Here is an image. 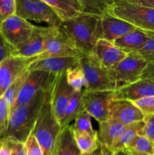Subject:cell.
Returning <instances> with one entry per match:
<instances>
[{"instance_id": "6da1fadb", "label": "cell", "mask_w": 154, "mask_h": 155, "mask_svg": "<svg viewBox=\"0 0 154 155\" xmlns=\"http://www.w3.org/2000/svg\"><path fill=\"white\" fill-rule=\"evenodd\" d=\"M60 27L84 54L91 53L97 41L101 39V18L94 15L82 13L62 23Z\"/></svg>"}, {"instance_id": "7a4b0ae2", "label": "cell", "mask_w": 154, "mask_h": 155, "mask_svg": "<svg viewBox=\"0 0 154 155\" xmlns=\"http://www.w3.org/2000/svg\"><path fill=\"white\" fill-rule=\"evenodd\" d=\"M48 91H40L30 101L11 112L5 138L24 142L33 132Z\"/></svg>"}, {"instance_id": "3957f363", "label": "cell", "mask_w": 154, "mask_h": 155, "mask_svg": "<svg viewBox=\"0 0 154 155\" xmlns=\"http://www.w3.org/2000/svg\"><path fill=\"white\" fill-rule=\"evenodd\" d=\"M61 130L60 123L51 110L48 91L32 132L40 145L44 155H52L56 141Z\"/></svg>"}, {"instance_id": "277c9868", "label": "cell", "mask_w": 154, "mask_h": 155, "mask_svg": "<svg viewBox=\"0 0 154 155\" xmlns=\"http://www.w3.org/2000/svg\"><path fill=\"white\" fill-rule=\"evenodd\" d=\"M109 12L136 28L154 32L153 8L133 4L128 0H115Z\"/></svg>"}, {"instance_id": "5b68a950", "label": "cell", "mask_w": 154, "mask_h": 155, "mask_svg": "<svg viewBox=\"0 0 154 155\" xmlns=\"http://www.w3.org/2000/svg\"><path fill=\"white\" fill-rule=\"evenodd\" d=\"M86 80V91H115L116 86L110 71L104 68L92 53L79 58Z\"/></svg>"}, {"instance_id": "8992f818", "label": "cell", "mask_w": 154, "mask_h": 155, "mask_svg": "<svg viewBox=\"0 0 154 155\" xmlns=\"http://www.w3.org/2000/svg\"><path fill=\"white\" fill-rule=\"evenodd\" d=\"M16 15L27 21L44 23L48 27H60L62 22L45 0H16Z\"/></svg>"}, {"instance_id": "52a82bcc", "label": "cell", "mask_w": 154, "mask_h": 155, "mask_svg": "<svg viewBox=\"0 0 154 155\" xmlns=\"http://www.w3.org/2000/svg\"><path fill=\"white\" fill-rule=\"evenodd\" d=\"M147 65L137 52L128 54L113 71H110L116 89L140 80Z\"/></svg>"}, {"instance_id": "ba28073f", "label": "cell", "mask_w": 154, "mask_h": 155, "mask_svg": "<svg viewBox=\"0 0 154 155\" xmlns=\"http://www.w3.org/2000/svg\"><path fill=\"white\" fill-rule=\"evenodd\" d=\"M35 25L14 15L0 26V36L8 51L17 49L31 36Z\"/></svg>"}, {"instance_id": "9c48e42d", "label": "cell", "mask_w": 154, "mask_h": 155, "mask_svg": "<svg viewBox=\"0 0 154 155\" xmlns=\"http://www.w3.org/2000/svg\"><path fill=\"white\" fill-rule=\"evenodd\" d=\"M55 76L44 71H30L21 92L11 107V112L31 101L40 91H49Z\"/></svg>"}, {"instance_id": "30bf717a", "label": "cell", "mask_w": 154, "mask_h": 155, "mask_svg": "<svg viewBox=\"0 0 154 155\" xmlns=\"http://www.w3.org/2000/svg\"><path fill=\"white\" fill-rule=\"evenodd\" d=\"M59 27L35 26L31 36L17 49L11 51L9 54L18 57L33 58L42 54L47 43L57 33Z\"/></svg>"}, {"instance_id": "8fae6325", "label": "cell", "mask_w": 154, "mask_h": 155, "mask_svg": "<svg viewBox=\"0 0 154 155\" xmlns=\"http://www.w3.org/2000/svg\"><path fill=\"white\" fill-rule=\"evenodd\" d=\"M34 61L35 58H26L9 54L0 63V98L18 77L28 71Z\"/></svg>"}, {"instance_id": "7c38bea8", "label": "cell", "mask_w": 154, "mask_h": 155, "mask_svg": "<svg viewBox=\"0 0 154 155\" xmlns=\"http://www.w3.org/2000/svg\"><path fill=\"white\" fill-rule=\"evenodd\" d=\"M113 91H84L82 101L85 110L99 124L109 120V107Z\"/></svg>"}, {"instance_id": "4fadbf2b", "label": "cell", "mask_w": 154, "mask_h": 155, "mask_svg": "<svg viewBox=\"0 0 154 155\" xmlns=\"http://www.w3.org/2000/svg\"><path fill=\"white\" fill-rule=\"evenodd\" d=\"M73 89L68 84L66 73L57 74L49 90L51 110L56 119L61 120Z\"/></svg>"}, {"instance_id": "5bb4252c", "label": "cell", "mask_w": 154, "mask_h": 155, "mask_svg": "<svg viewBox=\"0 0 154 155\" xmlns=\"http://www.w3.org/2000/svg\"><path fill=\"white\" fill-rule=\"evenodd\" d=\"M83 54L59 27L57 33L47 43L43 52L35 58V61L48 58H80Z\"/></svg>"}, {"instance_id": "9a60e30c", "label": "cell", "mask_w": 154, "mask_h": 155, "mask_svg": "<svg viewBox=\"0 0 154 155\" xmlns=\"http://www.w3.org/2000/svg\"><path fill=\"white\" fill-rule=\"evenodd\" d=\"M109 119L127 126L143 121L145 117L133 101L113 99L109 107Z\"/></svg>"}, {"instance_id": "2e32d148", "label": "cell", "mask_w": 154, "mask_h": 155, "mask_svg": "<svg viewBox=\"0 0 154 155\" xmlns=\"http://www.w3.org/2000/svg\"><path fill=\"white\" fill-rule=\"evenodd\" d=\"M92 54L108 71H113L128 54L116 46L113 42L100 39L95 43Z\"/></svg>"}, {"instance_id": "e0dca14e", "label": "cell", "mask_w": 154, "mask_h": 155, "mask_svg": "<svg viewBox=\"0 0 154 155\" xmlns=\"http://www.w3.org/2000/svg\"><path fill=\"white\" fill-rule=\"evenodd\" d=\"M101 39L111 42L136 29L129 23L111 15L110 12L104 14L101 18Z\"/></svg>"}, {"instance_id": "ac0fdd59", "label": "cell", "mask_w": 154, "mask_h": 155, "mask_svg": "<svg viewBox=\"0 0 154 155\" xmlns=\"http://www.w3.org/2000/svg\"><path fill=\"white\" fill-rule=\"evenodd\" d=\"M154 95V82L150 79H140L134 83L113 91V99L134 101Z\"/></svg>"}, {"instance_id": "d6986e66", "label": "cell", "mask_w": 154, "mask_h": 155, "mask_svg": "<svg viewBox=\"0 0 154 155\" xmlns=\"http://www.w3.org/2000/svg\"><path fill=\"white\" fill-rule=\"evenodd\" d=\"M79 58L62 57L48 58L33 61L29 67V71H40L49 74H57L66 73L77 64Z\"/></svg>"}, {"instance_id": "ffe728a7", "label": "cell", "mask_w": 154, "mask_h": 155, "mask_svg": "<svg viewBox=\"0 0 154 155\" xmlns=\"http://www.w3.org/2000/svg\"><path fill=\"white\" fill-rule=\"evenodd\" d=\"M125 127L123 124L110 119L100 124L98 138L101 154L110 155V149L113 142L119 137Z\"/></svg>"}, {"instance_id": "44dd1931", "label": "cell", "mask_w": 154, "mask_h": 155, "mask_svg": "<svg viewBox=\"0 0 154 155\" xmlns=\"http://www.w3.org/2000/svg\"><path fill=\"white\" fill-rule=\"evenodd\" d=\"M62 23L73 19L82 13L80 0H45Z\"/></svg>"}, {"instance_id": "7402d4cb", "label": "cell", "mask_w": 154, "mask_h": 155, "mask_svg": "<svg viewBox=\"0 0 154 155\" xmlns=\"http://www.w3.org/2000/svg\"><path fill=\"white\" fill-rule=\"evenodd\" d=\"M147 32L136 28L125 36L119 38L113 43L127 54L137 52L148 39Z\"/></svg>"}, {"instance_id": "603a6c76", "label": "cell", "mask_w": 154, "mask_h": 155, "mask_svg": "<svg viewBox=\"0 0 154 155\" xmlns=\"http://www.w3.org/2000/svg\"><path fill=\"white\" fill-rule=\"evenodd\" d=\"M74 139L72 126L62 128L57 141L52 155H81Z\"/></svg>"}, {"instance_id": "cb8c5ba5", "label": "cell", "mask_w": 154, "mask_h": 155, "mask_svg": "<svg viewBox=\"0 0 154 155\" xmlns=\"http://www.w3.org/2000/svg\"><path fill=\"white\" fill-rule=\"evenodd\" d=\"M144 127V120L125 126L119 137L113 142L110 149V155L116 151L124 150L137 136H142Z\"/></svg>"}, {"instance_id": "d4e9b609", "label": "cell", "mask_w": 154, "mask_h": 155, "mask_svg": "<svg viewBox=\"0 0 154 155\" xmlns=\"http://www.w3.org/2000/svg\"><path fill=\"white\" fill-rule=\"evenodd\" d=\"M85 89L81 92L74 91L72 92L66 107L63 118L60 121L61 128H64L71 125V123L75 120V118L85 110L82 101V95Z\"/></svg>"}, {"instance_id": "484cf974", "label": "cell", "mask_w": 154, "mask_h": 155, "mask_svg": "<svg viewBox=\"0 0 154 155\" xmlns=\"http://www.w3.org/2000/svg\"><path fill=\"white\" fill-rule=\"evenodd\" d=\"M115 0H80L82 13L101 18L109 12Z\"/></svg>"}, {"instance_id": "4316f807", "label": "cell", "mask_w": 154, "mask_h": 155, "mask_svg": "<svg viewBox=\"0 0 154 155\" xmlns=\"http://www.w3.org/2000/svg\"><path fill=\"white\" fill-rule=\"evenodd\" d=\"M131 155H154V142L143 136H137L124 149Z\"/></svg>"}, {"instance_id": "83f0119b", "label": "cell", "mask_w": 154, "mask_h": 155, "mask_svg": "<svg viewBox=\"0 0 154 155\" xmlns=\"http://www.w3.org/2000/svg\"><path fill=\"white\" fill-rule=\"evenodd\" d=\"M76 145L82 154H92L100 148L98 135L74 133Z\"/></svg>"}, {"instance_id": "f1b7e54d", "label": "cell", "mask_w": 154, "mask_h": 155, "mask_svg": "<svg viewBox=\"0 0 154 155\" xmlns=\"http://www.w3.org/2000/svg\"><path fill=\"white\" fill-rule=\"evenodd\" d=\"M66 80L75 92H81L86 88V80L82 69L79 62L66 72Z\"/></svg>"}, {"instance_id": "f546056e", "label": "cell", "mask_w": 154, "mask_h": 155, "mask_svg": "<svg viewBox=\"0 0 154 155\" xmlns=\"http://www.w3.org/2000/svg\"><path fill=\"white\" fill-rule=\"evenodd\" d=\"M72 126L74 133H88L90 135H98V132L93 129L91 124V116L84 110L75 120Z\"/></svg>"}, {"instance_id": "4dcf8cb0", "label": "cell", "mask_w": 154, "mask_h": 155, "mask_svg": "<svg viewBox=\"0 0 154 155\" xmlns=\"http://www.w3.org/2000/svg\"><path fill=\"white\" fill-rule=\"evenodd\" d=\"M29 74H30V71H27L25 73H24L21 77H18L11 85L10 87L7 89V91L3 95V97L8 101L10 107H11L13 104L14 103L15 100H16L19 92H21V89H22L23 86H24V83H25L26 80H27V77H28Z\"/></svg>"}, {"instance_id": "1f68e13d", "label": "cell", "mask_w": 154, "mask_h": 155, "mask_svg": "<svg viewBox=\"0 0 154 155\" xmlns=\"http://www.w3.org/2000/svg\"><path fill=\"white\" fill-rule=\"evenodd\" d=\"M147 32L148 39L137 54L148 64H154V32Z\"/></svg>"}, {"instance_id": "d6a6232c", "label": "cell", "mask_w": 154, "mask_h": 155, "mask_svg": "<svg viewBox=\"0 0 154 155\" xmlns=\"http://www.w3.org/2000/svg\"><path fill=\"white\" fill-rule=\"evenodd\" d=\"M133 102L143 114L144 121L154 115V95L144 97Z\"/></svg>"}, {"instance_id": "836d02e7", "label": "cell", "mask_w": 154, "mask_h": 155, "mask_svg": "<svg viewBox=\"0 0 154 155\" xmlns=\"http://www.w3.org/2000/svg\"><path fill=\"white\" fill-rule=\"evenodd\" d=\"M16 15V0H0V26Z\"/></svg>"}, {"instance_id": "e575fe53", "label": "cell", "mask_w": 154, "mask_h": 155, "mask_svg": "<svg viewBox=\"0 0 154 155\" xmlns=\"http://www.w3.org/2000/svg\"><path fill=\"white\" fill-rule=\"evenodd\" d=\"M11 114V107L8 103L4 98H0V132L5 133L8 126Z\"/></svg>"}, {"instance_id": "d590c367", "label": "cell", "mask_w": 154, "mask_h": 155, "mask_svg": "<svg viewBox=\"0 0 154 155\" xmlns=\"http://www.w3.org/2000/svg\"><path fill=\"white\" fill-rule=\"evenodd\" d=\"M24 145L27 149V155H44L40 145L32 133L24 142Z\"/></svg>"}, {"instance_id": "8d00e7d4", "label": "cell", "mask_w": 154, "mask_h": 155, "mask_svg": "<svg viewBox=\"0 0 154 155\" xmlns=\"http://www.w3.org/2000/svg\"><path fill=\"white\" fill-rule=\"evenodd\" d=\"M8 139H9L11 144V155H27V151L24 145V142H19L11 138H8Z\"/></svg>"}, {"instance_id": "74e56055", "label": "cell", "mask_w": 154, "mask_h": 155, "mask_svg": "<svg viewBox=\"0 0 154 155\" xmlns=\"http://www.w3.org/2000/svg\"><path fill=\"white\" fill-rule=\"evenodd\" d=\"M142 136L148 138L154 142V115L145 120V127Z\"/></svg>"}, {"instance_id": "f35d334b", "label": "cell", "mask_w": 154, "mask_h": 155, "mask_svg": "<svg viewBox=\"0 0 154 155\" xmlns=\"http://www.w3.org/2000/svg\"><path fill=\"white\" fill-rule=\"evenodd\" d=\"M0 155H11V148L8 138H5L0 143Z\"/></svg>"}, {"instance_id": "ab89813d", "label": "cell", "mask_w": 154, "mask_h": 155, "mask_svg": "<svg viewBox=\"0 0 154 155\" xmlns=\"http://www.w3.org/2000/svg\"><path fill=\"white\" fill-rule=\"evenodd\" d=\"M8 55H9L8 49V48L6 47L4 41H3L1 36H0V63H1Z\"/></svg>"}, {"instance_id": "60d3db41", "label": "cell", "mask_w": 154, "mask_h": 155, "mask_svg": "<svg viewBox=\"0 0 154 155\" xmlns=\"http://www.w3.org/2000/svg\"><path fill=\"white\" fill-rule=\"evenodd\" d=\"M130 2L154 9V0H128Z\"/></svg>"}, {"instance_id": "b9f144b4", "label": "cell", "mask_w": 154, "mask_h": 155, "mask_svg": "<svg viewBox=\"0 0 154 155\" xmlns=\"http://www.w3.org/2000/svg\"><path fill=\"white\" fill-rule=\"evenodd\" d=\"M154 77V64H148L145 68L141 79H149Z\"/></svg>"}, {"instance_id": "7bdbcfd3", "label": "cell", "mask_w": 154, "mask_h": 155, "mask_svg": "<svg viewBox=\"0 0 154 155\" xmlns=\"http://www.w3.org/2000/svg\"><path fill=\"white\" fill-rule=\"evenodd\" d=\"M111 155H131V154H129L128 152L124 151V150H122V151H116V152L113 153V154H112Z\"/></svg>"}, {"instance_id": "ee69618b", "label": "cell", "mask_w": 154, "mask_h": 155, "mask_svg": "<svg viewBox=\"0 0 154 155\" xmlns=\"http://www.w3.org/2000/svg\"><path fill=\"white\" fill-rule=\"evenodd\" d=\"M81 155H102V154H101V151H100V149H98V151L92 153V154H82Z\"/></svg>"}, {"instance_id": "f6af8a7d", "label": "cell", "mask_w": 154, "mask_h": 155, "mask_svg": "<svg viewBox=\"0 0 154 155\" xmlns=\"http://www.w3.org/2000/svg\"><path fill=\"white\" fill-rule=\"evenodd\" d=\"M149 79H150V80H152V81L154 82V77H151V78H149Z\"/></svg>"}]
</instances>
